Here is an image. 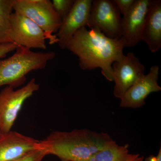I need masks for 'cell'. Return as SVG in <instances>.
Segmentation results:
<instances>
[{
	"mask_svg": "<svg viewBox=\"0 0 161 161\" xmlns=\"http://www.w3.org/2000/svg\"><path fill=\"white\" fill-rule=\"evenodd\" d=\"M45 156V153L41 150H36L22 158L14 161H42Z\"/></svg>",
	"mask_w": 161,
	"mask_h": 161,
	"instance_id": "cell-18",
	"label": "cell"
},
{
	"mask_svg": "<svg viewBox=\"0 0 161 161\" xmlns=\"http://www.w3.org/2000/svg\"><path fill=\"white\" fill-rule=\"evenodd\" d=\"M75 0H53L52 3L55 11L62 21L71 10Z\"/></svg>",
	"mask_w": 161,
	"mask_h": 161,
	"instance_id": "cell-16",
	"label": "cell"
},
{
	"mask_svg": "<svg viewBox=\"0 0 161 161\" xmlns=\"http://www.w3.org/2000/svg\"><path fill=\"white\" fill-rule=\"evenodd\" d=\"M144 157L140 154H132L130 153L129 157L126 161H143Z\"/></svg>",
	"mask_w": 161,
	"mask_h": 161,
	"instance_id": "cell-20",
	"label": "cell"
},
{
	"mask_svg": "<svg viewBox=\"0 0 161 161\" xmlns=\"http://www.w3.org/2000/svg\"><path fill=\"white\" fill-rule=\"evenodd\" d=\"M151 0H136L130 11L122 18V36L125 47H134L142 41Z\"/></svg>",
	"mask_w": 161,
	"mask_h": 161,
	"instance_id": "cell-9",
	"label": "cell"
},
{
	"mask_svg": "<svg viewBox=\"0 0 161 161\" xmlns=\"http://www.w3.org/2000/svg\"><path fill=\"white\" fill-rule=\"evenodd\" d=\"M122 18L113 1H92L89 28L96 27L108 37L119 39L122 36Z\"/></svg>",
	"mask_w": 161,
	"mask_h": 161,
	"instance_id": "cell-7",
	"label": "cell"
},
{
	"mask_svg": "<svg viewBox=\"0 0 161 161\" xmlns=\"http://www.w3.org/2000/svg\"><path fill=\"white\" fill-rule=\"evenodd\" d=\"M123 39H112L96 27L88 30L81 27L75 33L67 49L78 57L79 66L83 70L99 68L107 80L113 81L112 65L124 57Z\"/></svg>",
	"mask_w": 161,
	"mask_h": 161,
	"instance_id": "cell-1",
	"label": "cell"
},
{
	"mask_svg": "<svg viewBox=\"0 0 161 161\" xmlns=\"http://www.w3.org/2000/svg\"><path fill=\"white\" fill-rule=\"evenodd\" d=\"M113 140L108 133L86 129L55 131L39 141L36 150L46 156H56L60 161H85Z\"/></svg>",
	"mask_w": 161,
	"mask_h": 161,
	"instance_id": "cell-2",
	"label": "cell"
},
{
	"mask_svg": "<svg viewBox=\"0 0 161 161\" xmlns=\"http://www.w3.org/2000/svg\"><path fill=\"white\" fill-rule=\"evenodd\" d=\"M159 67L153 65L147 75L137 80L120 98V107L137 108L145 104L147 96L153 92H160L161 87L158 83Z\"/></svg>",
	"mask_w": 161,
	"mask_h": 161,
	"instance_id": "cell-11",
	"label": "cell"
},
{
	"mask_svg": "<svg viewBox=\"0 0 161 161\" xmlns=\"http://www.w3.org/2000/svg\"><path fill=\"white\" fill-rule=\"evenodd\" d=\"M37 140L16 131L0 132V161H14L36 150Z\"/></svg>",
	"mask_w": 161,
	"mask_h": 161,
	"instance_id": "cell-12",
	"label": "cell"
},
{
	"mask_svg": "<svg viewBox=\"0 0 161 161\" xmlns=\"http://www.w3.org/2000/svg\"><path fill=\"white\" fill-rule=\"evenodd\" d=\"M129 147L128 144L121 146L113 140L85 161H126L130 154Z\"/></svg>",
	"mask_w": 161,
	"mask_h": 161,
	"instance_id": "cell-14",
	"label": "cell"
},
{
	"mask_svg": "<svg viewBox=\"0 0 161 161\" xmlns=\"http://www.w3.org/2000/svg\"><path fill=\"white\" fill-rule=\"evenodd\" d=\"M136 0H113V3L120 14L125 16L135 3Z\"/></svg>",
	"mask_w": 161,
	"mask_h": 161,
	"instance_id": "cell-17",
	"label": "cell"
},
{
	"mask_svg": "<svg viewBox=\"0 0 161 161\" xmlns=\"http://www.w3.org/2000/svg\"><path fill=\"white\" fill-rule=\"evenodd\" d=\"M15 50L11 57L0 60V87L21 86L28 73L45 68L56 56L54 51L35 52L23 46H18Z\"/></svg>",
	"mask_w": 161,
	"mask_h": 161,
	"instance_id": "cell-3",
	"label": "cell"
},
{
	"mask_svg": "<svg viewBox=\"0 0 161 161\" xmlns=\"http://www.w3.org/2000/svg\"><path fill=\"white\" fill-rule=\"evenodd\" d=\"M9 37L12 43L26 48L46 49L44 31L26 16L12 13L10 16Z\"/></svg>",
	"mask_w": 161,
	"mask_h": 161,
	"instance_id": "cell-6",
	"label": "cell"
},
{
	"mask_svg": "<svg viewBox=\"0 0 161 161\" xmlns=\"http://www.w3.org/2000/svg\"><path fill=\"white\" fill-rule=\"evenodd\" d=\"M13 9L33 21L44 31L49 44L58 43L56 35L62 20L59 17L50 0H16Z\"/></svg>",
	"mask_w": 161,
	"mask_h": 161,
	"instance_id": "cell-4",
	"label": "cell"
},
{
	"mask_svg": "<svg viewBox=\"0 0 161 161\" xmlns=\"http://www.w3.org/2000/svg\"><path fill=\"white\" fill-rule=\"evenodd\" d=\"M92 0H75L71 10L62 22L58 33L60 49H67L68 44L77 31L82 27H90Z\"/></svg>",
	"mask_w": 161,
	"mask_h": 161,
	"instance_id": "cell-10",
	"label": "cell"
},
{
	"mask_svg": "<svg viewBox=\"0 0 161 161\" xmlns=\"http://www.w3.org/2000/svg\"><path fill=\"white\" fill-rule=\"evenodd\" d=\"M142 40L152 53L161 47V1L151 0V4L143 32Z\"/></svg>",
	"mask_w": 161,
	"mask_h": 161,
	"instance_id": "cell-13",
	"label": "cell"
},
{
	"mask_svg": "<svg viewBox=\"0 0 161 161\" xmlns=\"http://www.w3.org/2000/svg\"><path fill=\"white\" fill-rule=\"evenodd\" d=\"M17 46L13 43H6L0 44V59L5 58L6 55L16 49Z\"/></svg>",
	"mask_w": 161,
	"mask_h": 161,
	"instance_id": "cell-19",
	"label": "cell"
},
{
	"mask_svg": "<svg viewBox=\"0 0 161 161\" xmlns=\"http://www.w3.org/2000/svg\"><path fill=\"white\" fill-rule=\"evenodd\" d=\"M40 89L35 78L21 88L6 86L0 92V132H9L14 125L24 102Z\"/></svg>",
	"mask_w": 161,
	"mask_h": 161,
	"instance_id": "cell-5",
	"label": "cell"
},
{
	"mask_svg": "<svg viewBox=\"0 0 161 161\" xmlns=\"http://www.w3.org/2000/svg\"><path fill=\"white\" fill-rule=\"evenodd\" d=\"M145 161H161V147H160L159 150L157 155H150L148 157L144 159Z\"/></svg>",
	"mask_w": 161,
	"mask_h": 161,
	"instance_id": "cell-21",
	"label": "cell"
},
{
	"mask_svg": "<svg viewBox=\"0 0 161 161\" xmlns=\"http://www.w3.org/2000/svg\"><path fill=\"white\" fill-rule=\"evenodd\" d=\"M112 68L115 82L113 94L119 99L145 75V67L133 52L128 53L120 60L113 62Z\"/></svg>",
	"mask_w": 161,
	"mask_h": 161,
	"instance_id": "cell-8",
	"label": "cell"
},
{
	"mask_svg": "<svg viewBox=\"0 0 161 161\" xmlns=\"http://www.w3.org/2000/svg\"><path fill=\"white\" fill-rule=\"evenodd\" d=\"M15 2L16 0H0V44L11 43L9 37L10 19Z\"/></svg>",
	"mask_w": 161,
	"mask_h": 161,
	"instance_id": "cell-15",
	"label": "cell"
}]
</instances>
